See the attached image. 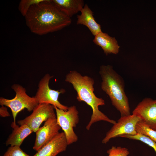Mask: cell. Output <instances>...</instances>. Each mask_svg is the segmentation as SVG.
Wrapping results in <instances>:
<instances>
[{
	"instance_id": "cell-1",
	"label": "cell",
	"mask_w": 156,
	"mask_h": 156,
	"mask_svg": "<svg viewBox=\"0 0 156 156\" xmlns=\"http://www.w3.org/2000/svg\"><path fill=\"white\" fill-rule=\"evenodd\" d=\"M24 17L31 31L39 35L60 30L71 23V18L62 12L52 0H44L32 5Z\"/></svg>"
},
{
	"instance_id": "cell-2",
	"label": "cell",
	"mask_w": 156,
	"mask_h": 156,
	"mask_svg": "<svg viewBox=\"0 0 156 156\" xmlns=\"http://www.w3.org/2000/svg\"><path fill=\"white\" fill-rule=\"evenodd\" d=\"M65 81L71 83L76 91V99L79 102L83 101L90 106L92 113L90 121L86 127L89 130L92 124L101 121L114 125L116 122L109 118L99 109L100 106L105 105L104 100L97 97L94 93V79L87 75L83 76L76 70L70 71L66 76Z\"/></svg>"
},
{
	"instance_id": "cell-3",
	"label": "cell",
	"mask_w": 156,
	"mask_h": 156,
	"mask_svg": "<svg viewBox=\"0 0 156 156\" xmlns=\"http://www.w3.org/2000/svg\"><path fill=\"white\" fill-rule=\"evenodd\" d=\"M99 73L102 82L101 88L109 96L112 105L120 113L121 116L130 115L128 98L125 91L122 78L112 66L102 65Z\"/></svg>"
},
{
	"instance_id": "cell-4",
	"label": "cell",
	"mask_w": 156,
	"mask_h": 156,
	"mask_svg": "<svg viewBox=\"0 0 156 156\" xmlns=\"http://www.w3.org/2000/svg\"><path fill=\"white\" fill-rule=\"evenodd\" d=\"M12 88L16 93L14 97L10 99L0 97V104L11 109L13 119L12 123L15 124L16 117L19 112L25 109L29 112L33 111L39 103L34 96H28L25 88L21 85L14 84Z\"/></svg>"
},
{
	"instance_id": "cell-5",
	"label": "cell",
	"mask_w": 156,
	"mask_h": 156,
	"mask_svg": "<svg viewBox=\"0 0 156 156\" xmlns=\"http://www.w3.org/2000/svg\"><path fill=\"white\" fill-rule=\"evenodd\" d=\"M57 124L63 130L68 145L77 142L78 137L74 131L79 122V112L75 105L68 107L66 111L54 107Z\"/></svg>"
},
{
	"instance_id": "cell-6",
	"label": "cell",
	"mask_w": 156,
	"mask_h": 156,
	"mask_svg": "<svg viewBox=\"0 0 156 156\" xmlns=\"http://www.w3.org/2000/svg\"><path fill=\"white\" fill-rule=\"evenodd\" d=\"M49 74H46L39 82L38 88L35 97L39 103H47L53 105L61 109L66 111L68 107L61 104L58 99L60 94L64 93V89L55 90L51 89L49 86L50 79L53 78Z\"/></svg>"
},
{
	"instance_id": "cell-7",
	"label": "cell",
	"mask_w": 156,
	"mask_h": 156,
	"mask_svg": "<svg viewBox=\"0 0 156 156\" xmlns=\"http://www.w3.org/2000/svg\"><path fill=\"white\" fill-rule=\"evenodd\" d=\"M140 120L139 117L133 114L121 116L107 133L102 140V143L106 144L111 139L123 135H134L137 134L136 125Z\"/></svg>"
},
{
	"instance_id": "cell-8",
	"label": "cell",
	"mask_w": 156,
	"mask_h": 156,
	"mask_svg": "<svg viewBox=\"0 0 156 156\" xmlns=\"http://www.w3.org/2000/svg\"><path fill=\"white\" fill-rule=\"evenodd\" d=\"M54 110V107L52 105L39 103L30 115L23 119L18 120L17 123L20 126L27 125L33 132H36L43 122L50 118L56 117Z\"/></svg>"
},
{
	"instance_id": "cell-9",
	"label": "cell",
	"mask_w": 156,
	"mask_h": 156,
	"mask_svg": "<svg viewBox=\"0 0 156 156\" xmlns=\"http://www.w3.org/2000/svg\"><path fill=\"white\" fill-rule=\"evenodd\" d=\"M61 129L57 123L56 117L47 120L35 132L36 137L33 149L38 151L55 138L60 133Z\"/></svg>"
},
{
	"instance_id": "cell-10",
	"label": "cell",
	"mask_w": 156,
	"mask_h": 156,
	"mask_svg": "<svg viewBox=\"0 0 156 156\" xmlns=\"http://www.w3.org/2000/svg\"><path fill=\"white\" fill-rule=\"evenodd\" d=\"M132 114L139 117L150 128L156 131V99H144L133 110Z\"/></svg>"
},
{
	"instance_id": "cell-11",
	"label": "cell",
	"mask_w": 156,
	"mask_h": 156,
	"mask_svg": "<svg viewBox=\"0 0 156 156\" xmlns=\"http://www.w3.org/2000/svg\"><path fill=\"white\" fill-rule=\"evenodd\" d=\"M68 145L64 133H59L33 156H56L66 151Z\"/></svg>"
},
{
	"instance_id": "cell-12",
	"label": "cell",
	"mask_w": 156,
	"mask_h": 156,
	"mask_svg": "<svg viewBox=\"0 0 156 156\" xmlns=\"http://www.w3.org/2000/svg\"><path fill=\"white\" fill-rule=\"evenodd\" d=\"M80 12L81 14L77 16V24L86 26L94 36L102 32L100 25L96 21L93 12L87 4H85Z\"/></svg>"
},
{
	"instance_id": "cell-13",
	"label": "cell",
	"mask_w": 156,
	"mask_h": 156,
	"mask_svg": "<svg viewBox=\"0 0 156 156\" xmlns=\"http://www.w3.org/2000/svg\"><path fill=\"white\" fill-rule=\"evenodd\" d=\"M94 43L101 47L106 55L110 53L117 54L120 46L115 38L102 31L94 36Z\"/></svg>"
},
{
	"instance_id": "cell-14",
	"label": "cell",
	"mask_w": 156,
	"mask_h": 156,
	"mask_svg": "<svg viewBox=\"0 0 156 156\" xmlns=\"http://www.w3.org/2000/svg\"><path fill=\"white\" fill-rule=\"evenodd\" d=\"M11 127L13 130L5 142L7 146L10 145V146L20 147L25 139L33 132L26 125L19 126L16 123H12Z\"/></svg>"
},
{
	"instance_id": "cell-15",
	"label": "cell",
	"mask_w": 156,
	"mask_h": 156,
	"mask_svg": "<svg viewBox=\"0 0 156 156\" xmlns=\"http://www.w3.org/2000/svg\"><path fill=\"white\" fill-rule=\"evenodd\" d=\"M54 5L62 12L71 18L81 12L84 6L83 0H52Z\"/></svg>"
},
{
	"instance_id": "cell-16",
	"label": "cell",
	"mask_w": 156,
	"mask_h": 156,
	"mask_svg": "<svg viewBox=\"0 0 156 156\" xmlns=\"http://www.w3.org/2000/svg\"><path fill=\"white\" fill-rule=\"evenodd\" d=\"M136 129L137 133L148 136L156 142V131L150 128L141 120L138 122Z\"/></svg>"
},
{
	"instance_id": "cell-17",
	"label": "cell",
	"mask_w": 156,
	"mask_h": 156,
	"mask_svg": "<svg viewBox=\"0 0 156 156\" xmlns=\"http://www.w3.org/2000/svg\"><path fill=\"white\" fill-rule=\"evenodd\" d=\"M119 137L140 141L152 147L156 153V142L148 136L140 133H137L134 135H123Z\"/></svg>"
},
{
	"instance_id": "cell-18",
	"label": "cell",
	"mask_w": 156,
	"mask_h": 156,
	"mask_svg": "<svg viewBox=\"0 0 156 156\" xmlns=\"http://www.w3.org/2000/svg\"><path fill=\"white\" fill-rule=\"evenodd\" d=\"M44 0H21L19 2L18 10L21 14L24 17L31 7L33 5L38 4Z\"/></svg>"
},
{
	"instance_id": "cell-19",
	"label": "cell",
	"mask_w": 156,
	"mask_h": 156,
	"mask_svg": "<svg viewBox=\"0 0 156 156\" xmlns=\"http://www.w3.org/2000/svg\"><path fill=\"white\" fill-rule=\"evenodd\" d=\"M108 156H127L129 154L128 149L120 146H112L107 152Z\"/></svg>"
},
{
	"instance_id": "cell-20",
	"label": "cell",
	"mask_w": 156,
	"mask_h": 156,
	"mask_svg": "<svg viewBox=\"0 0 156 156\" xmlns=\"http://www.w3.org/2000/svg\"><path fill=\"white\" fill-rule=\"evenodd\" d=\"M3 156H30L24 152L20 146H10Z\"/></svg>"
},
{
	"instance_id": "cell-21",
	"label": "cell",
	"mask_w": 156,
	"mask_h": 156,
	"mask_svg": "<svg viewBox=\"0 0 156 156\" xmlns=\"http://www.w3.org/2000/svg\"><path fill=\"white\" fill-rule=\"evenodd\" d=\"M0 115L1 116L3 117H7L10 116L7 108L4 105H1V107L0 108Z\"/></svg>"
}]
</instances>
